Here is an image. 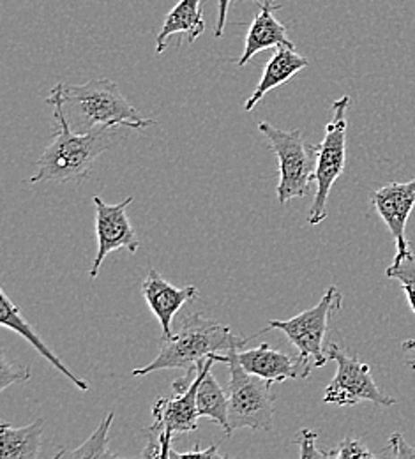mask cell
I'll use <instances>...</instances> for the list:
<instances>
[{
	"mask_svg": "<svg viewBox=\"0 0 415 459\" xmlns=\"http://www.w3.org/2000/svg\"><path fill=\"white\" fill-rule=\"evenodd\" d=\"M50 100L59 101L71 131L91 133L103 127L143 129L154 126V118H142L108 78L89 80L82 85L57 83Z\"/></svg>",
	"mask_w": 415,
	"mask_h": 459,
	"instance_id": "obj_1",
	"label": "cell"
},
{
	"mask_svg": "<svg viewBox=\"0 0 415 459\" xmlns=\"http://www.w3.org/2000/svg\"><path fill=\"white\" fill-rule=\"evenodd\" d=\"M47 105L54 107L57 120V133L52 143L43 151L38 161V172L29 182H69L87 177L94 161L108 149L119 145L124 140L122 129L125 127H103L91 133L71 131L67 118L62 112L59 101L47 98Z\"/></svg>",
	"mask_w": 415,
	"mask_h": 459,
	"instance_id": "obj_2",
	"label": "cell"
},
{
	"mask_svg": "<svg viewBox=\"0 0 415 459\" xmlns=\"http://www.w3.org/2000/svg\"><path fill=\"white\" fill-rule=\"evenodd\" d=\"M249 340L236 336L221 322L205 318L202 313H191L180 324L177 334L161 342L156 359L143 368L133 369V377H145L161 369H189L214 353L240 350Z\"/></svg>",
	"mask_w": 415,
	"mask_h": 459,
	"instance_id": "obj_3",
	"label": "cell"
},
{
	"mask_svg": "<svg viewBox=\"0 0 415 459\" xmlns=\"http://www.w3.org/2000/svg\"><path fill=\"white\" fill-rule=\"evenodd\" d=\"M220 362H227L230 369L229 384V420L232 431L247 428L251 431H272L274 402L272 384L247 373L238 359V350L216 353Z\"/></svg>",
	"mask_w": 415,
	"mask_h": 459,
	"instance_id": "obj_4",
	"label": "cell"
},
{
	"mask_svg": "<svg viewBox=\"0 0 415 459\" xmlns=\"http://www.w3.org/2000/svg\"><path fill=\"white\" fill-rule=\"evenodd\" d=\"M342 291L336 287H329L313 307L289 320H272L267 329L256 333L255 336L269 333V329L281 331L289 342L296 346L298 360L307 378L313 368H322L329 362L324 342L329 331V320L336 311L342 309Z\"/></svg>",
	"mask_w": 415,
	"mask_h": 459,
	"instance_id": "obj_5",
	"label": "cell"
},
{
	"mask_svg": "<svg viewBox=\"0 0 415 459\" xmlns=\"http://www.w3.org/2000/svg\"><path fill=\"white\" fill-rule=\"evenodd\" d=\"M258 131L267 138L280 163L278 202L287 205L294 198L307 195L316 170V145L306 143L302 131H283L269 122H258Z\"/></svg>",
	"mask_w": 415,
	"mask_h": 459,
	"instance_id": "obj_6",
	"label": "cell"
},
{
	"mask_svg": "<svg viewBox=\"0 0 415 459\" xmlns=\"http://www.w3.org/2000/svg\"><path fill=\"white\" fill-rule=\"evenodd\" d=\"M350 107V96H343L333 103V118L325 126V136L322 143L316 145L318 160L315 170L316 193L313 205L307 214V223L311 227L320 225L327 220V202L334 182L345 170L347 163V112Z\"/></svg>",
	"mask_w": 415,
	"mask_h": 459,
	"instance_id": "obj_7",
	"label": "cell"
},
{
	"mask_svg": "<svg viewBox=\"0 0 415 459\" xmlns=\"http://www.w3.org/2000/svg\"><path fill=\"white\" fill-rule=\"evenodd\" d=\"M329 360L336 362V375L325 387L324 403L354 406L362 402L378 406H393L396 400L385 394L371 377V368L357 355H350L340 344L331 343L327 348Z\"/></svg>",
	"mask_w": 415,
	"mask_h": 459,
	"instance_id": "obj_8",
	"label": "cell"
},
{
	"mask_svg": "<svg viewBox=\"0 0 415 459\" xmlns=\"http://www.w3.org/2000/svg\"><path fill=\"white\" fill-rule=\"evenodd\" d=\"M202 364L203 360H200L195 368L186 369V375L174 382V398H158L154 402V422L149 429L170 435L196 431L200 419L196 408V393L202 377Z\"/></svg>",
	"mask_w": 415,
	"mask_h": 459,
	"instance_id": "obj_9",
	"label": "cell"
},
{
	"mask_svg": "<svg viewBox=\"0 0 415 459\" xmlns=\"http://www.w3.org/2000/svg\"><path fill=\"white\" fill-rule=\"evenodd\" d=\"M134 198L127 196L120 204L110 205L103 198L94 196L96 207V237H98V253L91 267V280H96L105 258L119 249H127L129 253H136L140 247V240L134 233L131 221L127 220V207Z\"/></svg>",
	"mask_w": 415,
	"mask_h": 459,
	"instance_id": "obj_10",
	"label": "cell"
},
{
	"mask_svg": "<svg viewBox=\"0 0 415 459\" xmlns=\"http://www.w3.org/2000/svg\"><path fill=\"white\" fill-rule=\"evenodd\" d=\"M371 204L396 240V256L412 251L405 230L415 207V177L409 182H391L376 189L371 195Z\"/></svg>",
	"mask_w": 415,
	"mask_h": 459,
	"instance_id": "obj_11",
	"label": "cell"
},
{
	"mask_svg": "<svg viewBox=\"0 0 415 459\" xmlns=\"http://www.w3.org/2000/svg\"><path fill=\"white\" fill-rule=\"evenodd\" d=\"M142 295L161 325L163 340H167L174 336L172 322L176 315L184 304L198 297V288L193 285L184 288L174 287L156 269H151L145 281L142 283Z\"/></svg>",
	"mask_w": 415,
	"mask_h": 459,
	"instance_id": "obj_12",
	"label": "cell"
},
{
	"mask_svg": "<svg viewBox=\"0 0 415 459\" xmlns=\"http://www.w3.org/2000/svg\"><path fill=\"white\" fill-rule=\"evenodd\" d=\"M238 359L240 366L251 373L256 375L269 384H281L287 380L306 378L304 368L298 360L280 350L271 348V344L262 343L251 350H238Z\"/></svg>",
	"mask_w": 415,
	"mask_h": 459,
	"instance_id": "obj_13",
	"label": "cell"
},
{
	"mask_svg": "<svg viewBox=\"0 0 415 459\" xmlns=\"http://www.w3.org/2000/svg\"><path fill=\"white\" fill-rule=\"evenodd\" d=\"M280 9V4H274L271 0H265L260 4V13L255 16V20L249 25V30L246 34V45L244 52L238 60V65H246L256 54L276 48V47H289L294 48V43L289 39L287 27L278 22L274 16V11Z\"/></svg>",
	"mask_w": 415,
	"mask_h": 459,
	"instance_id": "obj_14",
	"label": "cell"
},
{
	"mask_svg": "<svg viewBox=\"0 0 415 459\" xmlns=\"http://www.w3.org/2000/svg\"><path fill=\"white\" fill-rule=\"evenodd\" d=\"M0 324H2V327L14 331V333L20 334L23 340H27L29 343L32 344L43 359H47L57 371H60L67 380H71L80 391H89V382L78 378L69 368H65V364L60 360V357H57V355L45 344V342H43V340L38 336V333L34 331V327L23 318L20 307L7 297V293H5L4 288H0Z\"/></svg>",
	"mask_w": 415,
	"mask_h": 459,
	"instance_id": "obj_15",
	"label": "cell"
},
{
	"mask_svg": "<svg viewBox=\"0 0 415 459\" xmlns=\"http://www.w3.org/2000/svg\"><path fill=\"white\" fill-rule=\"evenodd\" d=\"M307 58L298 56L294 48L276 47L274 56L267 62L258 85L255 87L249 100L244 103V110L251 112L271 91L290 82L298 71L307 67Z\"/></svg>",
	"mask_w": 415,
	"mask_h": 459,
	"instance_id": "obj_16",
	"label": "cell"
},
{
	"mask_svg": "<svg viewBox=\"0 0 415 459\" xmlns=\"http://www.w3.org/2000/svg\"><path fill=\"white\" fill-rule=\"evenodd\" d=\"M220 362L216 353L203 360L202 377L196 393V408L200 417H207L223 428L227 437H232V428L229 420V393L220 385L216 377L212 375V366Z\"/></svg>",
	"mask_w": 415,
	"mask_h": 459,
	"instance_id": "obj_17",
	"label": "cell"
},
{
	"mask_svg": "<svg viewBox=\"0 0 415 459\" xmlns=\"http://www.w3.org/2000/svg\"><path fill=\"white\" fill-rule=\"evenodd\" d=\"M203 32L205 22L202 14V0H180L163 22V29L156 38V54H163L169 39L176 34H184L189 43H195Z\"/></svg>",
	"mask_w": 415,
	"mask_h": 459,
	"instance_id": "obj_18",
	"label": "cell"
},
{
	"mask_svg": "<svg viewBox=\"0 0 415 459\" xmlns=\"http://www.w3.org/2000/svg\"><path fill=\"white\" fill-rule=\"evenodd\" d=\"M45 420L36 419L29 426L14 428L9 424L0 426V458L38 459L41 449Z\"/></svg>",
	"mask_w": 415,
	"mask_h": 459,
	"instance_id": "obj_19",
	"label": "cell"
},
{
	"mask_svg": "<svg viewBox=\"0 0 415 459\" xmlns=\"http://www.w3.org/2000/svg\"><path fill=\"white\" fill-rule=\"evenodd\" d=\"M116 419V413L110 411L107 413V417L103 419V422L96 428V431L91 435V438H87L82 446H78L76 449L73 451H60L59 455L56 458H67L73 459H85V458H119L108 446V431H110V426Z\"/></svg>",
	"mask_w": 415,
	"mask_h": 459,
	"instance_id": "obj_20",
	"label": "cell"
},
{
	"mask_svg": "<svg viewBox=\"0 0 415 459\" xmlns=\"http://www.w3.org/2000/svg\"><path fill=\"white\" fill-rule=\"evenodd\" d=\"M389 280H396L407 293L409 304L415 313V253L409 251L403 256H394L393 265L385 271Z\"/></svg>",
	"mask_w": 415,
	"mask_h": 459,
	"instance_id": "obj_21",
	"label": "cell"
},
{
	"mask_svg": "<svg viewBox=\"0 0 415 459\" xmlns=\"http://www.w3.org/2000/svg\"><path fill=\"white\" fill-rule=\"evenodd\" d=\"M30 380L29 368H18L5 359V353H0V391H5L13 384H22Z\"/></svg>",
	"mask_w": 415,
	"mask_h": 459,
	"instance_id": "obj_22",
	"label": "cell"
},
{
	"mask_svg": "<svg viewBox=\"0 0 415 459\" xmlns=\"http://www.w3.org/2000/svg\"><path fill=\"white\" fill-rule=\"evenodd\" d=\"M329 458H376L362 442L356 438H345L334 451H329Z\"/></svg>",
	"mask_w": 415,
	"mask_h": 459,
	"instance_id": "obj_23",
	"label": "cell"
},
{
	"mask_svg": "<svg viewBox=\"0 0 415 459\" xmlns=\"http://www.w3.org/2000/svg\"><path fill=\"white\" fill-rule=\"evenodd\" d=\"M318 435L307 428H302L296 437L300 458H329V453L316 449Z\"/></svg>",
	"mask_w": 415,
	"mask_h": 459,
	"instance_id": "obj_24",
	"label": "cell"
},
{
	"mask_svg": "<svg viewBox=\"0 0 415 459\" xmlns=\"http://www.w3.org/2000/svg\"><path fill=\"white\" fill-rule=\"evenodd\" d=\"M387 455H391V456H394V458H415V449L405 442L403 435L394 433V435H391V438H389Z\"/></svg>",
	"mask_w": 415,
	"mask_h": 459,
	"instance_id": "obj_25",
	"label": "cell"
},
{
	"mask_svg": "<svg viewBox=\"0 0 415 459\" xmlns=\"http://www.w3.org/2000/svg\"><path fill=\"white\" fill-rule=\"evenodd\" d=\"M180 458H223V455H220L218 446H211V447L205 449V451L198 449V446H196L193 451L180 453Z\"/></svg>",
	"mask_w": 415,
	"mask_h": 459,
	"instance_id": "obj_26",
	"label": "cell"
},
{
	"mask_svg": "<svg viewBox=\"0 0 415 459\" xmlns=\"http://www.w3.org/2000/svg\"><path fill=\"white\" fill-rule=\"evenodd\" d=\"M229 4H230V0H220V7H218V22H216V29H214V36H216V38H221V36H223V29H225V23H227Z\"/></svg>",
	"mask_w": 415,
	"mask_h": 459,
	"instance_id": "obj_27",
	"label": "cell"
},
{
	"mask_svg": "<svg viewBox=\"0 0 415 459\" xmlns=\"http://www.w3.org/2000/svg\"><path fill=\"white\" fill-rule=\"evenodd\" d=\"M402 346H403V350H415V340H407V342H403ZM407 366L415 369V359H409Z\"/></svg>",
	"mask_w": 415,
	"mask_h": 459,
	"instance_id": "obj_28",
	"label": "cell"
},
{
	"mask_svg": "<svg viewBox=\"0 0 415 459\" xmlns=\"http://www.w3.org/2000/svg\"><path fill=\"white\" fill-rule=\"evenodd\" d=\"M253 2H258V4H262V2H265V0H253Z\"/></svg>",
	"mask_w": 415,
	"mask_h": 459,
	"instance_id": "obj_29",
	"label": "cell"
}]
</instances>
